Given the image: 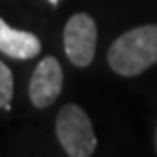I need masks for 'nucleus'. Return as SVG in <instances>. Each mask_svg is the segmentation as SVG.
<instances>
[{"label": "nucleus", "mask_w": 157, "mask_h": 157, "mask_svg": "<svg viewBox=\"0 0 157 157\" xmlns=\"http://www.w3.org/2000/svg\"><path fill=\"white\" fill-rule=\"evenodd\" d=\"M108 64L123 78H134L157 64V25L123 32L108 49Z\"/></svg>", "instance_id": "1"}, {"label": "nucleus", "mask_w": 157, "mask_h": 157, "mask_svg": "<svg viewBox=\"0 0 157 157\" xmlns=\"http://www.w3.org/2000/svg\"><path fill=\"white\" fill-rule=\"evenodd\" d=\"M55 132L59 144L70 157H89L97 150V134L91 119L78 104H66L61 108Z\"/></svg>", "instance_id": "2"}, {"label": "nucleus", "mask_w": 157, "mask_h": 157, "mask_svg": "<svg viewBox=\"0 0 157 157\" xmlns=\"http://www.w3.org/2000/svg\"><path fill=\"white\" fill-rule=\"evenodd\" d=\"M64 53L68 61L85 68L93 63L97 51V23L87 13H74L64 27Z\"/></svg>", "instance_id": "3"}, {"label": "nucleus", "mask_w": 157, "mask_h": 157, "mask_svg": "<svg viewBox=\"0 0 157 157\" xmlns=\"http://www.w3.org/2000/svg\"><path fill=\"white\" fill-rule=\"evenodd\" d=\"M63 89V68L55 57H46L38 63L29 83L32 106L48 108L59 98Z\"/></svg>", "instance_id": "4"}, {"label": "nucleus", "mask_w": 157, "mask_h": 157, "mask_svg": "<svg viewBox=\"0 0 157 157\" xmlns=\"http://www.w3.org/2000/svg\"><path fill=\"white\" fill-rule=\"evenodd\" d=\"M42 49V44L36 34L27 30L12 29L0 17V51L17 61L34 59Z\"/></svg>", "instance_id": "5"}, {"label": "nucleus", "mask_w": 157, "mask_h": 157, "mask_svg": "<svg viewBox=\"0 0 157 157\" xmlns=\"http://www.w3.org/2000/svg\"><path fill=\"white\" fill-rule=\"evenodd\" d=\"M13 97V74L0 61V108L10 110V102Z\"/></svg>", "instance_id": "6"}, {"label": "nucleus", "mask_w": 157, "mask_h": 157, "mask_svg": "<svg viewBox=\"0 0 157 157\" xmlns=\"http://www.w3.org/2000/svg\"><path fill=\"white\" fill-rule=\"evenodd\" d=\"M153 146H155V153H157V127H155V134H153Z\"/></svg>", "instance_id": "7"}, {"label": "nucleus", "mask_w": 157, "mask_h": 157, "mask_svg": "<svg viewBox=\"0 0 157 157\" xmlns=\"http://www.w3.org/2000/svg\"><path fill=\"white\" fill-rule=\"evenodd\" d=\"M49 2H51V4H57V2H59V0H49Z\"/></svg>", "instance_id": "8"}]
</instances>
